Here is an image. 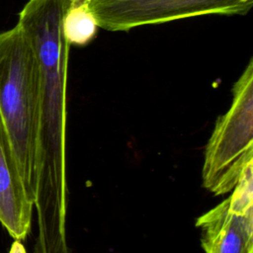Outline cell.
Returning <instances> with one entry per match:
<instances>
[{
    "instance_id": "obj_1",
    "label": "cell",
    "mask_w": 253,
    "mask_h": 253,
    "mask_svg": "<svg viewBox=\"0 0 253 253\" xmlns=\"http://www.w3.org/2000/svg\"><path fill=\"white\" fill-rule=\"evenodd\" d=\"M40 106L38 66L31 43L16 25L0 33V111L30 198L36 194V131Z\"/></svg>"
},
{
    "instance_id": "obj_4",
    "label": "cell",
    "mask_w": 253,
    "mask_h": 253,
    "mask_svg": "<svg viewBox=\"0 0 253 253\" xmlns=\"http://www.w3.org/2000/svg\"><path fill=\"white\" fill-rule=\"evenodd\" d=\"M252 164L247 165L233 193L197 219L206 253H253Z\"/></svg>"
},
{
    "instance_id": "obj_3",
    "label": "cell",
    "mask_w": 253,
    "mask_h": 253,
    "mask_svg": "<svg viewBox=\"0 0 253 253\" xmlns=\"http://www.w3.org/2000/svg\"><path fill=\"white\" fill-rule=\"evenodd\" d=\"M253 0H90L97 25L111 32L197 16L246 15Z\"/></svg>"
},
{
    "instance_id": "obj_7",
    "label": "cell",
    "mask_w": 253,
    "mask_h": 253,
    "mask_svg": "<svg viewBox=\"0 0 253 253\" xmlns=\"http://www.w3.org/2000/svg\"><path fill=\"white\" fill-rule=\"evenodd\" d=\"M9 253H27V251L20 240H14L10 247Z\"/></svg>"
},
{
    "instance_id": "obj_5",
    "label": "cell",
    "mask_w": 253,
    "mask_h": 253,
    "mask_svg": "<svg viewBox=\"0 0 253 253\" xmlns=\"http://www.w3.org/2000/svg\"><path fill=\"white\" fill-rule=\"evenodd\" d=\"M33 209L0 111V224L14 240L29 235Z\"/></svg>"
},
{
    "instance_id": "obj_6",
    "label": "cell",
    "mask_w": 253,
    "mask_h": 253,
    "mask_svg": "<svg viewBox=\"0 0 253 253\" xmlns=\"http://www.w3.org/2000/svg\"><path fill=\"white\" fill-rule=\"evenodd\" d=\"M90 0H71L63 17V32L69 44L84 46L97 35L98 25L89 8Z\"/></svg>"
},
{
    "instance_id": "obj_2",
    "label": "cell",
    "mask_w": 253,
    "mask_h": 253,
    "mask_svg": "<svg viewBox=\"0 0 253 253\" xmlns=\"http://www.w3.org/2000/svg\"><path fill=\"white\" fill-rule=\"evenodd\" d=\"M253 163V58L232 87V103L206 145L203 186L215 196L233 190Z\"/></svg>"
}]
</instances>
